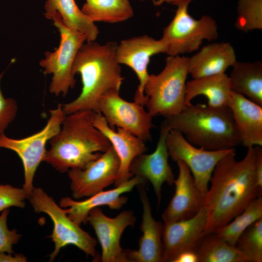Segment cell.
I'll return each mask as SVG.
<instances>
[{"instance_id":"cell-1","label":"cell","mask_w":262,"mask_h":262,"mask_svg":"<svg viewBox=\"0 0 262 262\" xmlns=\"http://www.w3.org/2000/svg\"><path fill=\"white\" fill-rule=\"evenodd\" d=\"M235 148L216 164L204 197L207 213L205 234L217 233L241 213L253 200L262 196L257 183L254 146L247 147L244 159H235Z\"/></svg>"},{"instance_id":"cell-2","label":"cell","mask_w":262,"mask_h":262,"mask_svg":"<svg viewBox=\"0 0 262 262\" xmlns=\"http://www.w3.org/2000/svg\"><path fill=\"white\" fill-rule=\"evenodd\" d=\"M117 43L109 41L101 45L95 41L83 44L78 51L71 68L72 75L79 73L82 84L80 95L73 101L62 105L67 115L82 111L99 113L100 98L110 92H119L124 78L117 61Z\"/></svg>"},{"instance_id":"cell-3","label":"cell","mask_w":262,"mask_h":262,"mask_svg":"<svg viewBox=\"0 0 262 262\" xmlns=\"http://www.w3.org/2000/svg\"><path fill=\"white\" fill-rule=\"evenodd\" d=\"M96 113L90 110L66 115L60 131L49 140L43 162L63 173L72 168L83 169L111 146L92 124Z\"/></svg>"},{"instance_id":"cell-4","label":"cell","mask_w":262,"mask_h":262,"mask_svg":"<svg viewBox=\"0 0 262 262\" xmlns=\"http://www.w3.org/2000/svg\"><path fill=\"white\" fill-rule=\"evenodd\" d=\"M161 126L180 131L190 143L206 150L230 149L241 144L229 107L191 104L179 114L165 118Z\"/></svg>"},{"instance_id":"cell-5","label":"cell","mask_w":262,"mask_h":262,"mask_svg":"<svg viewBox=\"0 0 262 262\" xmlns=\"http://www.w3.org/2000/svg\"><path fill=\"white\" fill-rule=\"evenodd\" d=\"M188 74V57L169 56L158 75L149 74L144 86L147 112L153 117L176 115L186 107L185 96Z\"/></svg>"},{"instance_id":"cell-6","label":"cell","mask_w":262,"mask_h":262,"mask_svg":"<svg viewBox=\"0 0 262 262\" xmlns=\"http://www.w3.org/2000/svg\"><path fill=\"white\" fill-rule=\"evenodd\" d=\"M28 199L35 213L48 214L53 222L52 232L49 237L54 243V249L49 255V262L55 260L63 247L69 245L77 246L87 256L95 257L96 240L70 219L66 209L42 188L33 187Z\"/></svg>"},{"instance_id":"cell-7","label":"cell","mask_w":262,"mask_h":262,"mask_svg":"<svg viewBox=\"0 0 262 262\" xmlns=\"http://www.w3.org/2000/svg\"><path fill=\"white\" fill-rule=\"evenodd\" d=\"M193 0H178L176 14L163 30L161 38L166 46L169 56L190 53L199 49L203 40L218 38L217 26L212 17L203 16L196 20L188 12L189 4Z\"/></svg>"},{"instance_id":"cell-8","label":"cell","mask_w":262,"mask_h":262,"mask_svg":"<svg viewBox=\"0 0 262 262\" xmlns=\"http://www.w3.org/2000/svg\"><path fill=\"white\" fill-rule=\"evenodd\" d=\"M61 36L58 48L53 52L46 51L45 58L39 62L45 74H52L49 91L56 96L65 97L69 89L73 88L76 80L71 68L76 54L86 40V36L64 25L60 16L55 13L51 17Z\"/></svg>"},{"instance_id":"cell-9","label":"cell","mask_w":262,"mask_h":262,"mask_svg":"<svg viewBox=\"0 0 262 262\" xmlns=\"http://www.w3.org/2000/svg\"><path fill=\"white\" fill-rule=\"evenodd\" d=\"M50 116L46 126L39 131L28 137L16 139L7 136L4 133L0 135V147L15 151L20 157L24 168V183L22 188L27 199L33 188L35 173L39 164L43 162L47 150L46 144L61 129L66 115L62 105L49 110Z\"/></svg>"},{"instance_id":"cell-10","label":"cell","mask_w":262,"mask_h":262,"mask_svg":"<svg viewBox=\"0 0 262 262\" xmlns=\"http://www.w3.org/2000/svg\"><path fill=\"white\" fill-rule=\"evenodd\" d=\"M166 144L169 156L173 161L180 160L187 165L197 187L204 197L216 164L232 149L208 150L196 147L180 131L173 129L170 130L167 134Z\"/></svg>"},{"instance_id":"cell-11","label":"cell","mask_w":262,"mask_h":262,"mask_svg":"<svg viewBox=\"0 0 262 262\" xmlns=\"http://www.w3.org/2000/svg\"><path fill=\"white\" fill-rule=\"evenodd\" d=\"M99 108L111 129L120 128L144 141L151 140L153 117L143 105L126 101L120 96L119 92L113 91L100 98Z\"/></svg>"},{"instance_id":"cell-12","label":"cell","mask_w":262,"mask_h":262,"mask_svg":"<svg viewBox=\"0 0 262 262\" xmlns=\"http://www.w3.org/2000/svg\"><path fill=\"white\" fill-rule=\"evenodd\" d=\"M119 158L110 147L85 168H72L67 172L72 196L75 199L90 197L114 183L120 168Z\"/></svg>"},{"instance_id":"cell-13","label":"cell","mask_w":262,"mask_h":262,"mask_svg":"<svg viewBox=\"0 0 262 262\" xmlns=\"http://www.w3.org/2000/svg\"><path fill=\"white\" fill-rule=\"evenodd\" d=\"M166 46L160 39L143 35L122 40L115 49L117 61L129 66L136 73L139 81L135 91L134 101L143 106L147 99L144 94V86L148 77L147 66L150 57L160 53H165Z\"/></svg>"},{"instance_id":"cell-14","label":"cell","mask_w":262,"mask_h":262,"mask_svg":"<svg viewBox=\"0 0 262 262\" xmlns=\"http://www.w3.org/2000/svg\"><path fill=\"white\" fill-rule=\"evenodd\" d=\"M135 222L131 210L124 211L114 218L107 216L98 207L89 212L87 222L94 229L101 245L102 262H127L120 238L125 229L133 227Z\"/></svg>"},{"instance_id":"cell-15","label":"cell","mask_w":262,"mask_h":262,"mask_svg":"<svg viewBox=\"0 0 262 262\" xmlns=\"http://www.w3.org/2000/svg\"><path fill=\"white\" fill-rule=\"evenodd\" d=\"M207 213L203 207L192 218L164 223L162 262H173L180 253L196 251L206 235Z\"/></svg>"},{"instance_id":"cell-16","label":"cell","mask_w":262,"mask_h":262,"mask_svg":"<svg viewBox=\"0 0 262 262\" xmlns=\"http://www.w3.org/2000/svg\"><path fill=\"white\" fill-rule=\"evenodd\" d=\"M169 130L161 125L160 136L155 151L149 154H140L132 160L130 172L149 181L157 196L158 207L162 199V186L164 182L172 186L174 175L168 161L169 153L166 136Z\"/></svg>"},{"instance_id":"cell-17","label":"cell","mask_w":262,"mask_h":262,"mask_svg":"<svg viewBox=\"0 0 262 262\" xmlns=\"http://www.w3.org/2000/svg\"><path fill=\"white\" fill-rule=\"evenodd\" d=\"M146 184L137 185L139 199L143 207L137 250H124L127 262H162L164 246L162 239L164 225L152 216L151 207L146 190Z\"/></svg>"},{"instance_id":"cell-18","label":"cell","mask_w":262,"mask_h":262,"mask_svg":"<svg viewBox=\"0 0 262 262\" xmlns=\"http://www.w3.org/2000/svg\"><path fill=\"white\" fill-rule=\"evenodd\" d=\"M179 175L175 179V194L162 214L164 223L188 219L195 216L204 206V196L197 187L187 165L176 162Z\"/></svg>"},{"instance_id":"cell-19","label":"cell","mask_w":262,"mask_h":262,"mask_svg":"<svg viewBox=\"0 0 262 262\" xmlns=\"http://www.w3.org/2000/svg\"><path fill=\"white\" fill-rule=\"evenodd\" d=\"M147 181L140 177L133 176L126 182L106 191H100L88 198L80 201L69 197L62 198L59 206L66 209L68 217L78 225L86 224L89 212L93 208L101 206H108L111 210L120 209L128 201V197L122 196L123 193L131 192L134 186Z\"/></svg>"},{"instance_id":"cell-20","label":"cell","mask_w":262,"mask_h":262,"mask_svg":"<svg viewBox=\"0 0 262 262\" xmlns=\"http://www.w3.org/2000/svg\"><path fill=\"white\" fill-rule=\"evenodd\" d=\"M92 124L108 139L119 158L120 168L114 182L117 187L133 177L129 171L132 160L148 148L144 141L129 131L120 128H117V131L111 129L101 114H95Z\"/></svg>"},{"instance_id":"cell-21","label":"cell","mask_w":262,"mask_h":262,"mask_svg":"<svg viewBox=\"0 0 262 262\" xmlns=\"http://www.w3.org/2000/svg\"><path fill=\"white\" fill-rule=\"evenodd\" d=\"M230 108L240 133L241 144L262 146V106L232 91Z\"/></svg>"},{"instance_id":"cell-22","label":"cell","mask_w":262,"mask_h":262,"mask_svg":"<svg viewBox=\"0 0 262 262\" xmlns=\"http://www.w3.org/2000/svg\"><path fill=\"white\" fill-rule=\"evenodd\" d=\"M236 61L234 49L229 43H213L188 58V74L196 79L224 73Z\"/></svg>"},{"instance_id":"cell-23","label":"cell","mask_w":262,"mask_h":262,"mask_svg":"<svg viewBox=\"0 0 262 262\" xmlns=\"http://www.w3.org/2000/svg\"><path fill=\"white\" fill-rule=\"evenodd\" d=\"M232 93L229 77L225 73L193 79L186 83L185 104L188 106L194 98L203 95L209 107H229Z\"/></svg>"},{"instance_id":"cell-24","label":"cell","mask_w":262,"mask_h":262,"mask_svg":"<svg viewBox=\"0 0 262 262\" xmlns=\"http://www.w3.org/2000/svg\"><path fill=\"white\" fill-rule=\"evenodd\" d=\"M46 18L57 13L66 27L84 34L87 42L95 41L99 33L97 26L80 10L75 0H46Z\"/></svg>"},{"instance_id":"cell-25","label":"cell","mask_w":262,"mask_h":262,"mask_svg":"<svg viewBox=\"0 0 262 262\" xmlns=\"http://www.w3.org/2000/svg\"><path fill=\"white\" fill-rule=\"evenodd\" d=\"M229 76L234 92L246 96L262 106V63L236 61Z\"/></svg>"},{"instance_id":"cell-26","label":"cell","mask_w":262,"mask_h":262,"mask_svg":"<svg viewBox=\"0 0 262 262\" xmlns=\"http://www.w3.org/2000/svg\"><path fill=\"white\" fill-rule=\"evenodd\" d=\"M196 252L198 262H250L242 250L216 233L206 234Z\"/></svg>"},{"instance_id":"cell-27","label":"cell","mask_w":262,"mask_h":262,"mask_svg":"<svg viewBox=\"0 0 262 262\" xmlns=\"http://www.w3.org/2000/svg\"><path fill=\"white\" fill-rule=\"evenodd\" d=\"M81 10L93 22L118 23L133 16L129 0H86Z\"/></svg>"},{"instance_id":"cell-28","label":"cell","mask_w":262,"mask_h":262,"mask_svg":"<svg viewBox=\"0 0 262 262\" xmlns=\"http://www.w3.org/2000/svg\"><path fill=\"white\" fill-rule=\"evenodd\" d=\"M262 217V196L251 202L244 210L216 234L229 245L236 246L241 234L251 224Z\"/></svg>"},{"instance_id":"cell-29","label":"cell","mask_w":262,"mask_h":262,"mask_svg":"<svg viewBox=\"0 0 262 262\" xmlns=\"http://www.w3.org/2000/svg\"><path fill=\"white\" fill-rule=\"evenodd\" d=\"M236 246L247 256L250 262H262V217L244 231Z\"/></svg>"},{"instance_id":"cell-30","label":"cell","mask_w":262,"mask_h":262,"mask_svg":"<svg viewBox=\"0 0 262 262\" xmlns=\"http://www.w3.org/2000/svg\"><path fill=\"white\" fill-rule=\"evenodd\" d=\"M235 26L247 33L262 29V0H239Z\"/></svg>"},{"instance_id":"cell-31","label":"cell","mask_w":262,"mask_h":262,"mask_svg":"<svg viewBox=\"0 0 262 262\" xmlns=\"http://www.w3.org/2000/svg\"><path fill=\"white\" fill-rule=\"evenodd\" d=\"M26 199L27 197L22 188L0 184V212L11 207L24 208Z\"/></svg>"},{"instance_id":"cell-32","label":"cell","mask_w":262,"mask_h":262,"mask_svg":"<svg viewBox=\"0 0 262 262\" xmlns=\"http://www.w3.org/2000/svg\"><path fill=\"white\" fill-rule=\"evenodd\" d=\"M9 209L1 212L0 215V252L14 254L13 246L18 243L22 235L16 229L10 230L7 226Z\"/></svg>"},{"instance_id":"cell-33","label":"cell","mask_w":262,"mask_h":262,"mask_svg":"<svg viewBox=\"0 0 262 262\" xmlns=\"http://www.w3.org/2000/svg\"><path fill=\"white\" fill-rule=\"evenodd\" d=\"M4 71L0 74V135L4 133L14 120L17 110V104L12 98H5L0 88V82Z\"/></svg>"},{"instance_id":"cell-34","label":"cell","mask_w":262,"mask_h":262,"mask_svg":"<svg viewBox=\"0 0 262 262\" xmlns=\"http://www.w3.org/2000/svg\"><path fill=\"white\" fill-rule=\"evenodd\" d=\"M255 152V170L257 183L262 187V147H254Z\"/></svg>"},{"instance_id":"cell-35","label":"cell","mask_w":262,"mask_h":262,"mask_svg":"<svg viewBox=\"0 0 262 262\" xmlns=\"http://www.w3.org/2000/svg\"><path fill=\"white\" fill-rule=\"evenodd\" d=\"M26 256L22 254H11L0 252V262H26Z\"/></svg>"},{"instance_id":"cell-36","label":"cell","mask_w":262,"mask_h":262,"mask_svg":"<svg viewBox=\"0 0 262 262\" xmlns=\"http://www.w3.org/2000/svg\"><path fill=\"white\" fill-rule=\"evenodd\" d=\"M173 262H198L196 251H188L180 254Z\"/></svg>"},{"instance_id":"cell-37","label":"cell","mask_w":262,"mask_h":262,"mask_svg":"<svg viewBox=\"0 0 262 262\" xmlns=\"http://www.w3.org/2000/svg\"><path fill=\"white\" fill-rule=\"evenodd\" d=\"M177 0H152L153 4L155 6H160L164 2L174 4Z\"/></svg>"},{"instance_id":"cell-38","label":"cell","mask_w":262,"mask_h":262,"mask_svg":"<svg viewBox=\"0 0 262 262\" xmlns=\"http://www.w3.org/2000/svg\"><path fill=\"white\" fill-rule=\"evenodd\" d=\"M140 0V1H144V0Z\"/></svg>"}]
</instances>
